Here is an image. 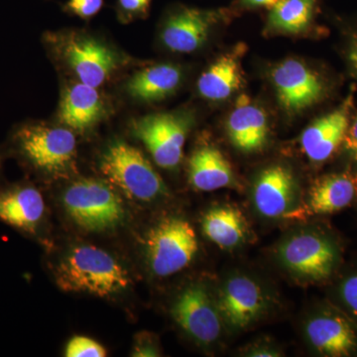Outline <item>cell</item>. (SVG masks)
<instances>
[{
  "label": "cell",
  "instance_id": "cell-1",
  "mask_svg": "<svg viewBox=\"0 0 357 357\" xmlns=\"http://www.w3.org/2000/svg\"><path fill=\"white\" fill-rule=\"evenodd\" d=\"M55 280L64 292L100 298L126 292L132 280L128 270L114 255L93 245L74 246L55 269Z\"/></svg>",
  "mask_w": 357,
  "mask_h": 357
},
{
  "label": "cell",
  "instance_id": "cell-2",
  "mask_svg": "<svg viewBox=\"0 0 357 357\" xmlns=\"http://www.w3.org/2000/svg\"><path fill=\"white\" fill-rule=\"evenodd\" d=\"M98 169L109 184L129 199L150 203L169 195L163 178L144 154L126 141H110L98 159Z\"/></svg>",
  "mask_w": 357,
  "mask_h": 357
},
{
  "label": "cell",
  "instance_id": "cell-3",
  "mask_svg": "<svg viewBox=\"0 0 357 357\" xmlns=\"http://www.w3.org/2000/svg\"><path fill=\"white\" fill-rule=\"evenodd\" d=\"M14 149L32 168L46 175L64 177L76 171L74 131L45 123H26L13 135Z\"/></svg>",
  "mask_w": 357,
  "mask_h": 357
},
{
  "label": "cell",
  "instance_id": "cell-4",
  "mask_svg": "<svg viewBox=\"0 0 357 357\" xmlns=\"http://www.w3.org/2000/svg\"><path fill=\"white\" fill-rule=\"evenodd\" d=\"M63 204L70 220L86 231H109L126 220L121 195L107 180L86 178L72 183L63 195Z\"/></svg>",
  "mask_w": 357,
  "mask_h": 357
},
{
  "label": "cell",
  "instance_id": "cell-5",
  "mask_svg": "<svg viewBox=\"0 0 357 357\" xmlns=\"http://www.w3.org/2000/svg\"><path fill=\"white\" fill-rule=\"evenodd\" d=\"M52 49L79 83L100 88L121 65V58L105 42L79 32L48 35Z\"/></svg>",
  "mask_w": 357,
  "mask_h": 357
},
{
  "label": "cell",
  "instance_id": "cell-6",
  "mask_svg": "<svg viewBox=\"0 0 357 357\" xmlns=\"http://www.w3.org/2000/svg\"><path fill=\"white\" fill-rule=\"evenodd\" d=\"M199 250L196 232L187 220L168 218L150 230L146 258L152 273L169 277L191 264Z\"/></svg>",
  "mask_w": 357,
  "mask_h": 357
},
{
  "label": "cell",
  "instance_id": "cell-7",
  "mask_svg": "<svg viewBox=\"0 0 357 357\" xmlns=\"http://www.w3.org/2000/svg\"><path fill=\"white\" fill-rule=\"evenodd\" d=\"M192 124L190 112H157L133 121L131 130L147 148L157 165L174 169L183 158Z\"/></svg>",
  "mask_w": 357,
  "mask_h": 357
},
{
  "label": "cell",
  "instance_id": "cell-8",
  "mask_svg": "<svg viewBox=\"0 0 357 357\" xmlns=\"http://www.w3.org/2000/svg\"><path fill=\"white\" fill-rule=\"evenodd\" d=\"M279 259L289 271L302 278L321 281L337 267V249L328 237L301 232L286 239L278 250Z\"/></svg>",
  "mask_w": 357,
  "mask_h": 357
},
{
  "label": "cell",
  "instance_id": "cell-9",
  "mask_svg": "<svg viewBox=\"0 0 357 357\" xmlns=\"http://www.w3.org/2000/svg\"><path fill=\"white\" fill-rule=\"evenodd\" d=\"M229 13V9L174 7L162 25V43L175 53H192L206 43L213 28Z\"/></svg>",
  "mask_w": 357,
  "mask_h": 357
},
{
  "label": "cell",
  "instance_id": "cell-10",
  "mask_svg": "<svg viewBox=\"0 0 357 357\" xmlns=\"http://www.w3.org/2000/svg\"><path fill=\"white\" fill-rule=\"evenodd\" d=\"M271 81L282 109L290 114L309 109L325 93V86L319 75L296 59H288L275 66Z\"/></svg>",
  "mask_w": 357,
  "mask_h": 357
},
{
  "label": "cell",
  "instance_id": "cell-11",
  "mask_svg": "<svg viewBox=\"0 0 357 357\" xmlns=\"http://www.w3.org/2000/svg\"><path fill=\"white\" fill-rule=\"evenodd\" d=\"M174 319L199 344L217 342L222 333V314L208 291L199 285L185 289L173 305Z\"/></svg>",
  "mask_w": 357,
  "mask_h": 357
},
{
  "label": "cell",
  "instance_id": "cell-12",
  "mask_svg": "<svg viewBox=\"0 0 357 357\" xmlns=\"http://www.w3.org/2000/svg\"><path fill=\"white\" fill-rule=\"evenodd\" d=\"M352 107L354 96L351 95L337 109L317 119L305 129L301 136V146L307 158L324 162L335 153L344 143Z\"/></svg>",
  "mask_w": 357,
  "mask_h": 357
},
{
  "label": "cell",
  "instance_id": "cell-13",
  "mask_svg": "<svg viewBox=\"0 0 357 357\" xmlns=\"http://www.w3.org/2000/svg\"><path fill=\"white\" fill-rule=\"evenodd\" d=\"M107 114V100L98 88L77 82L65 89L59 107V121L66 128L76 132H88Z\"/></svg>",
  "mask_w": 357,
  "mask_h": 357
},
{
  "label": "cell",
  "instance_id": "cell-14",
  "mask_svg": "<svg viewBox=\"0 0 357 357\" xmlns=\"http://www.w3.org/2000/svg\"><path fill=\"white\" fill-rule=\"evenodd\" d=\"M297 183L290 169L282 165L268 167L256 178L253 202L263 217L285 218L292 211Z\"/></svg>",
  "mask_w": 357,
  "mask_h": 357
},
{
  "label": "cell",
  "instance_id": "cell-15",
  "mask_svg": "<svg viewBox=\"0 0 357 357\" xmlns=\"http://www.w3.org/2000/svg\"><path fill=\"white\" fill-rule=\"evenodd\" d=\"M266 306L260 286L245 276L230 278L220 294L218 307L222 318L234 328L250 325Z\"/></svg>",
  "mask_w": 357,
  "mask_h": 357
},
{
  "label": "cell",
  "instance_id": "cell-16",
  "mask_svg": "<svg viewBox=\"0 0 357 357\" xmlns=\"http://www.w3.org/2000/svg\"><path fill=\"white\" fill-rule=\"evenodd\" d=\"M357 197V174H332L319 178L310 191L304 208L290 211L285 218H302L342 210Z\"/></svg>",
  "mask_w": 357,
  "mask_h": 357
},
{
  "label": "cell",
  "instance_id": "cell-17",
  "mask_svg": "<svg viewBox=\"0 0 357 357\" xmlns=\"http://www.w3.org/2000/svg\"><path fill=\"white\" fill-rule=\"evenodd\" d=\"M306 335L312 347L323 356H349L357 351L356 328L337 312H321L310 319Z\"/></svg>",
  "mask_w": 357,
  "mask_h": 357
},
{
  "label": "cell",
  "instance_id": "cell-18",
  "mask_svg": "<svg viewBox=\"0 0 357 357\" xmlns=\"http://www.w3.org/2000/svg\"><path fill=\"white\" fill-rule=\"evenodd\" d=\"M230 142L244 153L259 151L266 144L269 122L266 112L248 95L236 100L227 121Z\"/></svg>",
  "mask_w": 357,
  "mask_h": 357
},
{
  "label": "cell",
  "instance_id": "cell-19",
  "mask_svg": "<svg viewBox=\"0 0 357 357\" xmlns=\"http://www.w3.org/2000/svg\"><path fill=\"white\" fill-rule=\"evenodd\" d=\"M45 211L43 196L32 185H16L0 191V220L15 229L35 234Z\"/></svg>",
  "mask_w": 357,
  "mask_h": 357
},
{
  "label": "cell",
  "instance_id": "cell-20",
  "mask_svg": "<svg viewBox=\"0 0 357 357\" xmlns=\"http://www.w3.org/2000/svg\"><path fill=\"white\" fill-rule=\"evenodd\" d=\"M245 47L238 45L234 51L220 56L208 68L198 81L201 96L211 102L227 100L243 84L241 58Z\"/></svg>",
  "mask_w": 357,
  "mask_h": 357
},
{
  "label": "cell",
  "instance_id": "cell-21",
  "mask_svg": "<svg viewBox=\"0 0 357 357\" xmlns=\"http://www.w3.org/2000/svg\"><path fill=\"white\" fill-rule=\"evenodd\" d=\"M183 73L173 64L150 66L138 70L128 79L126 89L135 100L159 102L172 96L182 83Z\"/></svg>",
  "mask_w": 357,
  "mask_h": 357
},
{
  "label": "cell",
  "instance_id": "cell-22",
  "mask_svg": "<svg viewBox=\"0 0 357 357\" xmlns=\"http://www.w3.org/2000/svg\"><path fill=\"white\" fill-rule=\"evenodd\" d=\"M189 178L199 191L211 192L234 183V171L225 155L211 145H204L189 160Z\"/></svg>",
  "mask_w": 357,
  "mask_h": 357
},
{
  "label": "cell",
  "instance_id": "cell-23",
  "mask_svg": "<svg viewBox=\"0 0 357 357\" xmlns=\"http://www.w3.org/2000/svg\"><path fill=\"white\" fill-rule=\"evenodd\" d=\"M319 0H277L270 7L267 30L281 34L307 31L314 20Z\"/></svg>",
  "mask_w": 357,
  "mask_h": 357
},
{
  "label": "cell",
  "instance_id": "cell-24",
  "mask_svg": "<svg viewBox=\"0 0 357 357\" xmlns=\"http://www.w3.org/2000/svg\"><path fill=\"white\" fill-rule=\"evenodd\" d=\"M202 225L204 236L220 248H236L245 236V220L234 206L211 208L204 215Z\"/></svg>",
  "mask_w": 357,
  "mask_h": 357
},
{
  "label": "cell",
  "instance_id": "cell-25",
  "mask_svg": "<svg viewBox=\"0 0 357 357\" xmlns=\"http://www.w3.org/2000/svg\"><path fill=\"white\" fill-rule=\"evenodd\" d=\"M107 351L102 344L86 337H74L68 342L65 349L67 357H105Z\"/></svg>",
  "mask_w": 357,
  "mask_h": 357
},
{
  "label": "cell",
  "instance_id": "cell-26",
  "mask_svg": "<svg viewBox=\"0 0 357 357\" xmlns=\"http://www.w3.org/2000/svg\"><path fill=\"white\" fill-rule=\"evenodd\" d=\"M152 0H117V13L121 20L128 21L145 17Z\"/></svg>",
  "mask_w": 357,
  "mask_h": 357
},
{
  "label": "cell",
  "instance_id": "cell-27",
  "mask_svg": "<svg viewBox=\"0 0 357 357\" xmlns=\"http://www.w3.org/2000/svg\"><path fill=\"white\" fill-rule=\"evenodd\" d=\"M105 0H68L65 9L82 20H89L102 10Z\"/></svg>",
  "mask_w": 357,
  "mask_h": 357
},
{
  "label": "cell",
  "instance_id": "cell-28",
  "mask_svg": "<svg viewBox=\"0 0 357 357\" xmlns=\"http://www.w3.org/2000/svg\"><path fill=\"white\" fill-rule=\"evenodd\" d=\"M340 295L347 309L357 316V274L347 277L342 282Z\"/></svg>",
  "mask_w": 357,
  "mask_h": 357
},
{
  "label": "cell",
  "instance_id": "cell-29",
  "mask_svg": "<svg viewBox=\"0 0 357 357\" xmlns=\"http://www.w3.org/2000/svg\"><path fill=\"white\" fill-rule=\"evenodd\" d=\"M345 150L351 155L352 159L357 162V116L351 124H349L344 140Z\"/></svg>",
  "mask_w": 357,
  "mask_h": 357
},
{
  "label": "cell",
  "instance_id": "cell-30",
  "mask_svg": "<svg viewBox=\"0 0 357 357\" xmlns=\"http://www.w3.org/2000/svg\"><path fill=\"white\" fill-rule=\"evenodd\" d=\"M137 342L134 345V356H158V351L156 347L153 344L151 340H147V337H143L137 338Z\"/></svg>",
  "mask_w": 357,
  "mask_h": 357
},
{
  "label": "cell",
  "instance_id": "cell-31",
  "mask_svg": "<svg viewBox=\"0 0 357 357\" xmlns=\"http://www.w3.org/2000/svg\"><path fill=\"white\" fill-rule=\"evenodd\" d=\"M277 0H239V4L244 8H260L267 7L270 8Z\"/></svg>",
  "mask_w": 357,
  "mask_h": 357
},
{
  "label": "cell",
  "instance_id": "cell-32",
  "mask_svg": "<svg viewBox=\"0 0 357 357\" xmlns=\"http://www.w3.org/2000/svg\"><path fill=\"white\" fill-rule=\"evenodd\" d=\"M251 356H277V354H273L274 352L271 351H268V349H259L257 351H253L251 352Z\"/></svg>",
  "mask_w": 357,
  "mask_h": 357
},
{
  "label": "cell",
  "instance_id": "cell-33",
  "mask_svg": "<svg viewBox=\"0 0 357 357\" xmlns=\"http://www.w3.org/2000/svg\"><path fill=\"white\" fill-rule=\"evenodd\" d=\"M349 60H351L352 66L357 72V42L352 46L351 54H349Z\"/></svg>",
  "mask_w": 357,
  "mask_h": 357
}]
</instances>
